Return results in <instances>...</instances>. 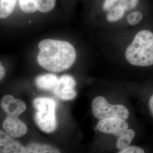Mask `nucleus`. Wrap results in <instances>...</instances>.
Listing matches in <instances>:
<instances>
[{
	"label": "nucleus",
	"instance_id": "1",
	"mask_svg": "<svg viewBox=\"0 0 153 153\" xmlns=\"http://www.w3.org/2000/svg\"><path fill=\"white\" fill-rule=\"evenodd\" d=\"M37 57L39 65L45 69L61 72L70 68L76 59V52L71 43L62 40L47 39L39 44Z\"/></svg>",
	"mask_w": 153,
	"mask_h": 153
},
{
	"label": "nucleus",
	"instance_id": "2",
	"mask_svg": "<svg viewBox=\"0 0 153 153\" xmlns=\"http://www.w3.org/2000/svg\"><path fill=\"white\" fill-rule=\"evenodd\" d=\"M126 58L131 65L149 66L153 65V33L140 31L126 51Z\"/></svg>",
	"mask_w": 153,
	"mask_h": 153
},
{
	"label": "nucleus",
	"instance_id": "3",
	"mask_svg": "<svg viewBox=\"0 0 153 153\" xmlns=\"http://www.w3.org/2000/svg\"><path fill=\"white\" fill-rule=\"evenodd\" d=\"M33 105L35 109L34 119L39 128L47 133L55 131L57 126L55 100L48 97H39L33 100Z\"/></svg>",
	"mask_w": 153,
	"mask_h": 153
},
{
	"label": "nucleus",
	"instance_id": "4",
	"mask_svg": "<svg viewBox=\"0 0 153 153\" xmlns=\"http://www.w3.org/2000/svg\"><path fill=\"white\" fill-rule=\"evenodd\" d=\"M91 109L94 117L99 120L117 117L126 120L129 116V110L126 106L122 104H109L102 96L97 97L93 99Z\"/></svg>",
	"mask_w": 153,
	"mask_h": 153
},
{
	"label": "nucleus",
	"instance_id": "5",
	"mask_svg": "<svg viewBox=\"0 0 153 153\" xmlns=\"http://www.w3.org/2000/svg\"><path fill=\"white\" fill-rule=\"evenodd\" d=\"M128 124L125 120L117 117H110L100 120L95 129L102 133L111 134L118 137L125 130L128 129Z\"/></svg>",
	"mask_w": 153,
	"mask_h": 153
},
{
	"label": "nucleus",
	"instance_id": "6",
	"mask_svg": "<svg viewBox=\"0 0 153 153\" xmlns=\"http://www.w3.org/2000/svg\"><path fill=\"white\" fill-rule=\"evenodd\" d=\"M76 85V82L73 76L64 75L59 78L57 85L52 92L62 100H71L76 96L74 90Z\"/></svg>",
	"mask_w": 153,
	"mask_h": 153
},
{
	"label": "nucleus",
	"instance_id": "7",
	"mask_svg": "<svg viewBox=\"0 0 153 153\" xmlns=\"http://www.w3.org/2000/svg\"><path fill=\"white\" fill-rule=\"evenodd\" d=\"M0 105L7 116L19 117L26 109V103L19 99H16L11 95H6L0 101Z\"/></svg>",
	"mask_w": 153,
	"mask_h": 153
},
{
	"label": "nucleus",
	"instance_id": "8",
	"mask_svg": "<svg viewBox=\"0 0 153 153\" xmlns=\"http://www.w3.org/2000/svg\"><path fill=\"white\" fill-rule=\"evenodd\" d=\"M4 130L14 138L24 136L28 131L26 124L19 117L7 116L2 124Z\"/></svg>",
	"mask_w": 153,
	"mask_h": 153
},
{
	"label": "nucleus",
	"instance_id": "9",
	"mask_svg": "<svg viewBox=\"0 0 153 153\" xmlns=\"http://www.w3.org/2000/svg\"><path fill=\"white\" fill-rule=\"evenodd\" d=\"M0 153H26V150L14 137L0 130Z\"/></svg>",
	"mask_w": 153,
	"mask_h": 153
},
{
	"label": "nucleus",
	"instance_id": "10",
	"mask_svg": "<svg viewBox=\"0 0 153 153\" xmlns=\"http://www.w3.org/2000/svg\"><path fill=\"white\" fill-rule=\"evenodd\" d=\"M59 78L52 74H45L37 76L35 79V85L40 89L52 91L56 88Z\"/></svg>",
	"mask_w": 153,
	"mask_h": 153
},
{
	"label": "nucleus",
	"instance_id": "11",
	"mask_svg": "<svg viewBox=\"0 0 153 153\" xmlns=\"http://www.w3.org/2000/svg\"><path fill=\"white\" fill-rule=\"evenodd\" d=\"M26 153H61L54 146L48 144L33 142L26 147Z\"/></svg>",
	"mask_w": 153,
	"mask_h": 153
},
{
	"label": "nucleus",
	"instance_id": "12",
	"mask_svg": "<svg viewBox=\"0 0 153 153\" xmlns=\"http://www.w3.org/2000/svg\"><path fill=\"white\" fill-rule=\"evenodd\" d=\"M135 131L131 129H127L117 137L116 141V148L119 150H123L129 146L131 141L135 137Z\"/></svg>",
	"mask_w": 153,
	"mask_h": 153
},
{
	"label": "nucleus",
	"instance_id": "13",
	"mask_svg": "<svg viewBox=\"0 0 153 153\" xmlns=\"http://www.w3.org/2000/svg\"><path fill=\"white\" fill-rule=\"evenodd\" d=\"M126 11L121 6L116 3L108 11L106 16L107 19L111 23L117 22L124 16Z\"/></svg>",
	"mask_w": 153,
	"mask_h": 153
},
{
	"label": "nucleus",
	"instance_id": "14",
	"mask_svg": "<svg viewBox=\"0 0 153 153\" xmlns=\"http://www.w3.org/2000/svg\"><path fill=\"white\" fill-rule=\"evenodd\" d=\"M16 0H0V19L10 16L14 10Z\"/></svg>",
	"mask_w": 153,
	"mask_h": 153
},
{
	"label": "nucleus",
	"instance_id": "15",
	"mask_svg": "<svg viewBox=\"0 0 153 153\" xmlns=\"http://www.w3.org/2000/svg\"><path fill=\"white\" fill-rule=\"evenodd\" d=\"M38 10L42 13L52 10L56 5V0H35Z\"/></svg>",
	"mask_w": 153,
	"mask_h": 153
},
{
	"label": "nucleus",
	"instance_id": "16",
	"mask_svg": "<svg viewBox=\"0 0 153 153\" xmlns=\"http://www.w3.org/2000/svg\"><path fill=\"white\" fill-rule=\"evenodd\" d=\"M19 5L22 11L27 14L38 10L35 0H19Z\"/></svg>",
	"mask_w": 153,
	"mask_h": 153
},
{
	"label": "nucleus",
	"instance_id": "17",
	"mask_svg": "<svg viewBox=\"0 0 153 153\" xmlns=\"http://www.w3.org/2000/svg\"><path fill=\"white\" fill-rule=\"evenodd\" d=\"M143 18V14L140 11H135L130 13L127 16L128 22L131 25H137Z\"/></svg>",
	"mask_w": 153,
	"mask_h": 153
},
{
	"label": "nucleus",
	"instance_id": "18",
	"mask_svg": "<svg viewBox=\"0 0 153 153\" xmlns=\"http://www.w3.org/2000/svg\"><path fill=\"white\" fill-rule=\"evenodd\" d=\"M139 0H119L117 4L121 6L126 11L134 9L138 4Z\"/></svg>",
	"mask_w": 153,
	"mask_h": 153
},
{
	"label": "nucleus",
	"instance_id": "19",
	"mask_svg": "<svg viewBox=\"0 0 153 153\" xmlns=\"http://www.w3.org/2000/svg\"><path fill=\"white\" fill-rule=\"evenodd\" d=\"M118 153H145L143 149L136 146H131L121 150Z\"/></svg>",
	"mask_w": 153,
	"mask_h": 153
},
{
	"label": "nucleus",
	"instance_id": "20",
	"mask_svg": "<svg viewBox=\"0 0 153 153\" xmlns=\"http://www.w3.org/2000/svg\"><path fill=\"white\" fill-rule=\"evenodd\" d=\"M119 0H104L103 4V9L105 11H108L111 9Z\"/></svg>",
	"mask_w": 153,
	"mask_h": 153
},
{
	"label": "nucleus",
	"instance_id": "21",
	"mask_svg": "<svg viewBox=\"0 0 153 153\" xmlns=\"http://www.w3.org/2000/svg\"><path fill=\"white\" fill-rule=\"evenodd\" d=\"M6 74L5 68L4 66L2 65L0 61V81H1L5 76Z\"/></svg>",
	"mask_w": 153,
	"mask_h": 153
},
{
	"label": "nucleus",
	"instance_id": "22",
	"mask_svg": "<svg viewBox=\"0 0 153 153\" xmlns=\"http://www.w3.org/2000/svg\"><path fill=\"white\" fill-rule=\"evenodd\" d=\"M149 108L151 114L153 116V94L150 98L149 101Z\"/></svg>",
	"mask_w": 153,
	"mask_h": 153
}]
</instances>
